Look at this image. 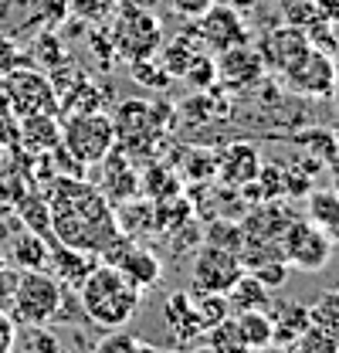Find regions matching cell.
I'll return each instance as SVG.
<instances>
[{
	"mask_svg": "<svg viewBox=\"0 0 339 353\" xmlns=\"http://www.w3.org/2000/svg\"><path fill=\"white\" fill-rule=\"evenodd\" d=\"M44 204L51 218V234L61 245L82 248L92 255H105V248L123 234L109 197L99 187L85 183L79 174L51 180Z\"/></svg>",
	"mask_w": 339,
	"mask_h": 353,
	"instance_id": "6da1fadb",
	"label": "cell"
},
{
	"mask_svg": "<svg viewBox=\"0 0 339 353\" xmlns=\"http://www.w3.org/2000/svg\"><path fill=\"white\" fill-rule=\"evenodd\" d=\"M143 303V289H136L126 275L109 262H99L79 285V306L85 319L102 330H123Z\"/></svg>",
	"mask_w": 339,
	"mask_h": 353,
	"instance_id": "7a4b0ae2",
	"label": "cell"
},
{
	"mask_svg": "<svg viewBox=\"0 0 339 353\" xmlns=\"http://www.w3.org/2000/svg\"><path fill=\"white\" fill-rule=\"evenodd\" d=\"M61 306H65V285H61L48 268L17 272L14 296H10L14 323H24V326L41 330V326H48V323L61 312Z\"/></svg>",
	"mask_w": 339,
	"mask_h": 353,
	"instance_id": "3957f363",
	"label": "cell"
},
{
	"mask_svg": "<svg viewBox=\"0 0 339 353\" xmlns=\"http://www.w3.org/2000/svg\"><path fill=\"white\" fill-rule=\"evenodd\" d=\"M61 146L79 167H99L119 143H116V126L112 116L99 112H68L61 123Z\"/></svg>",
	"mask_w": 339,
	"mask_h": 353,
	"instance_id": "277c9868",
	"label": "cell"
},
{
	"mask_svg": "<svg viewBox=\"0 0 339 353\" xmlns=\"http://www.w3.org/2000/svg\"><path fill=\"white\" fill-rule=\"evenodd\" d=\"M0 99H3V109L14 119L58 116V109H61L51 79L38 68H31V65H21V68H14V72H7L0 79Z\"/></svg>",
	"mask_w": 339,
	"mask_h": 353,
	"instance_id": "5b68a950",
	"label": "cell"
},
{
	"mask_svg": "<svg viewBox=\"0 0 339 353\" xmlns=\"http://www.w3.org/2000/svg\"><path fill=\"white\" fill-rule=\"evenodd\" d=\"M109 38H112V48L126 61H143V58H153L163 48V28H160V21L150 7L119 3Z\"/></svg>",
	"mask_w": 339,
	"mask_h": 353,
	"instance_id": "8992f818",
	"label": "cell"
},
{
	"mask_svg": "<svg viewBox=\"0 0 339 353\" xmlns=\"http://www.w3.org/2000/svg\"><path fill=\"white\" fill-rule=\"evenodd\" d=\"M245 275V265L241 255L231 252V248H220V245H204L197 255H194V272H190V285L194 292L201 296H227V289Z\"/></svg>",
	"mask_w": 339,
	"mask_h": 353,
	"instance_id": "52a82bcc",
	"label": "cell"
},
{
	"mask_svg": "<svg viewBox=\"0 0 339 353\" xmlns=\"http://www.w3.org/2000/svg\"><path fill=\"white\" fill-rule=\"evenodd\" d=\"M282 75L285 82L302 92V95H329L336 85V65H333V54H326L322 48L316 44H302L296 54L282 65Z\"/></svg>",
	"mask_w": 339,
	"mask_h": 353,
	"instance_id": "ba28073f",
	"label": "cell"
},
{
	"mask_svg": "<svg viewBox=\"0 0 339 353\" xmlns=\"http://www.w3.org/2000/svg\"><path fill=\"white\" fill-rule=\"evenodd\" d=\"M282 255H285V265L289 268H298V272H322L329 259H333V241L309 221L292 218L285 234H282Z\"/></svg>",
	"mask_w": 339,
	"mask_h": 353,
	"instance_id": "9c48e42d",
	"label": "cell"
},
{
	"mask_svg": "<svg viewBox=\"0 0 339 353\" xmlns=\"http://www.w3.org/2000/svg\"><path fill=\"white\" fill-rule=\"evenodd\" d=\"M197 41L204 44L211 54H217V51H227V48L248 44L251 41V31H248L245 17H241L234 7H220V3H214L207 14L197 17Z\"/></svg>",
	"mask_w": 339,
	"mask_h": 353,
	"instance_id": "30bf717a",
	"label": "cell"
},
{
	"mask_svg": "<svg viewBox=\"0 0 339 353\" xmlns=\"http://www.w3.org/2000/svg\"><path fill=\"white\" fill-rule=\"evenodd\" d=\"M105 255H109V265H116V268L126 275L136 289H150V285H156V282H160L163 262H160L150 248L132 245L126 234H119V238L105 248Z\"/></svg>",
	"mask_w": 339,
	"mask_h": 353,
	"instance_id": "8fae6325",
	"label": "cell"
},
{
	"mask_svg": "<svg viewBox=\"0 0 339 353\" xmlns=\"http://www.w3.org/2000/svg\"><path fill=\"white\" fill-rule=\"evenodd\" d=\"M214 68H217V82L231 88H248L254 82H261V75L268 72L258 48L248 44H238V48H227V51H217L214 54Z\"/></svg>",
	"mask_w": 339,
	"mask_h": 353,
	"instance_id": "7c38bea8",
	"label": "cell"
},
{
	"mask_svg": "<svg viewBox=\"0 0 339 353\" xmlns=\"http://www.w3.org/2000/svg\"><path fill=\"white\" fill-rule=\"evenodd\" d=\"M112 126H116V143H123L129 150L156 139V132H160L156 112H153L150 102H123L112 116Z\"/></svg>",
	"mask_w": 339,
	"mask_h": 353,
	"instance_id": "4fadbf2b",
	"label": "cell"
},
{
	"mask_svg": "<svg viewBox=\"0 0 339 353\" xmlns=\"http://www.w3.org/2000/svg\"><path fill=\"white\" fill-rule=\"evenodd\" d=\"M217 176L227 183V187H248L261 176V157L258 150L248 143H231L220 160H217Z\"/></svg>",
	"mask_w": 339,
	"mask_h": 353,
	"instance_id": "5bb4252c",
	"label": "cell"
},
{
	"mask_svg": "<svg viewBox=\"0 0 339 353\" xmlns=\"http://www.w3.org/2000/svg\"><path fill=\"white\" fill-rule=\"evenodd\" d=\"M48 265H51V272H54V279H58L61 285L79 289L85 275L99 265V255L82 252V248H72V245H61V241H51V248H48Z\"/></svg>",
	"mask_w": 339,
	"mask_h": 353,
	"instance_id": "9a60e30c",
	"label": "cell"
},
{
	"mask_svg": "<svg viewBox=\"0 0 339 353\" xmlns=\"http://www.w3.org/2000/svg\"><path fill=\"white\" fill-rule=\"evenodd\" d=\"M302 44H309V34L302 31V28H275V31H268L265 34V41L258 48V54H261V61H265V68H278L282 72V65L296 54Z\"/></svg>",
	"mask_w": 339,
	"mask_h": 353,
	"instance_id": "2e32d148",
	"label": "cell"
},
{
	"mask_svg": "<svg viewBox=\"0 0 339 353\" xmlns=\"http://www.w3.org/2000/svg\"><path fill=\"white\" fill-rule=\"evenodd\" d=\"M17 136L31 153H51L61 143V123L58 116H28L17 119Z\"/></svg>",
	"mask_w": 339,
	"mask_h": 353,
	"instance_id": "e0dca14e",
	"label": "cell"
},
{
	"mask_svg": "<svg viewBox=\"0 0 339 353\" xmlns=\"http://www.w3.org/2000/svg\"><path fill=\"white\" fill-rule=\"evenodd\" d=\"M289 221H292V214L282 204H265V208H258L251 218L245 221L241 231H245L248 241H282Z\"/></svg>",
	"mask_w": 339,
	"mask_h": 353,
	"instance_id": "ac0fdd59",
	"label": "cell"
},
{
	"mask_svg": "<svg viewBox=\"0 0 339 353\" xmlns=\"http://www.w3.org/2000/svg\"><path fill=\"white\" fill-rule=\"evenodd\" d=\"M309 224H316L333 245H339V190H309Z\"/></svg>",
	"mask_w": 339,
	"mask_h": 353,
	"instance_id": "d6986e66",
	"label": "cell"
},
{
	"mask_svg": "<svg viewBox=\"0 0 339 353\" xmlns=\"http://www.w3.org/2000/svg\"><path fill=\"white\" fill-rule=\"evenodd\" d=\"M234 319H238V330L251 353L275 347V323H271L268 309H245V312H234Z\"/></svg>",
	"mask_w": 339,
	"mask_h": 353,
	"instance_id": "ffe728a7",
	"label": "cell"
},
{
	"mask_svg": "<svg viewBox=\"0 0 339 353\" xmlns=\"http://www.w3.org/2000/svg\"><path fill=\"white\" fill-rule=\"evenodd\" d=\"M271 289L265 285V282H258L251 272H245L231 289H227V306L234 309V312H245V309H268L271 306V296H268Z\"/></svg>",
	"mask_w": 339,
	"mask_h": 353,
	"instance_id": "44dd1931",
	"label": "cell"
},
{
	"mask_svg": "<svg viewBox=\"0 0 339 353\" xmlns=\"http://www.w3.org/2000/svg\"><path fill=\"white\" fill-rule=\"evenodd\" d=\"M167 319L173 323V330H176L180 340H190L197 330H204V323H201V316H197V306H194V296H187V292L170 296Z\"/></svg>",
	"mask_w": 339,
	"mask_h": 353,
	"instance_id": "7402d4cb",
	"label": "cell"
},
{
	"mask_svg": "<svg viewBox=\"0 0 339 353\" xmlns=\"http://www.w3.org/2000/svg\"><path fill=\"white\" fill-rule=\"evenodd\" d=\"M204 333H207V347H211L214 353H251L248 343H245V336H241V330H238V319H234V316L217 319Z\"/></svg>",
	"mask_w": 339,
	"mask_h": 353,
	"instance_id": "603a6c76",
	"label": "cell"
},
{
	"mask_svg": "<svg viewBox=\"0 0 339 353\" xmlns=\"http://www.w3.org/2000/svg\"><path fill=\"white\" fill-rule=\"evenodd\" d=\"M48 248H51V245L44 241L41 234L24 231V234L14 241V248H10L17 272H28V268H48Z\"/></svg>",
	"mask_w": 339,
	"mask_h": 353,
	"instance_id": "cb8c5ba5",
	"label": "cell"
},
{
	"mask_svg": "<svg viewBox=\"0 0 339 353\" xmlns=\"http://www.w3.org/2000/svg\"><path fill=\"white\" fill-rule=\"evenodd\" d=\"M271 316V312H268ZM275 323V347H289L298 333L309 330V309L302 306H278V312L271 316Z\"/></svg>",
	"mask_w": 339,
	"mask_h": 353,
	"instance_id": "d4e9b609",
	"label": "cell"
},
{
	"mask_svg": "<svg viewBox=\"0 0 339 353\" xmlns=\"http://www.w3.org/2000/svg\"><path fill=\"white\" fill-rule=\"evenodd\" d=\"M309 326L322 330L339 343V292H326L319 296V303L309 306Z\"/></svg>",
	"mask_w": 339,
	"mask_h": 353,
	"instance_id": "484cf974",
	"label": "cell"
},
{
	"mask_svg": "<svg viewBox=\"0 0 339 353\" xmlns=\"http://www.w3.org/2000/svg\"><path fill=\"white\" fill-rule=\"evenodd\" d=\"M116 153V150H112ZM112 153L102 160L105 167H109V194L116 197V201H129V197H136V190H139V180H136V174H132V163H126V160H112Z\"/></svg>",
	"mask_w": 339,
	"mask_h": 353,
	"instance_id": "4316f807",
	"label": "cell"
},
{
	"mask_svg": "<svg viewBox=\"0 0 339 353\" xmlns=\"http://www.w3.org/2000/svg\"><path fill=\"white\" fill-rule=\"evenodd\" d=\"M123 0H68V10L79 17V21H88V24H102L116 14Z\"/></svg>",
	"mask_w": 339,
	"mask_h": 353,
	"instance_id": "83f0119b",
	"label": "cell"
},
{
	"mask_svg": "<svg viewBox=\"0 0 339 353\" xmlns=\"http://www.w3.org/2000/svg\"><path fill=\"white\" fill-rule=\"evenodd\" d=\"M289 353H339V343L333 336H326L322 330H316V326H309L305 333H298L296 340L285 347Z\"/></svg>",
	"mask_w": 339,
	"mask_h": 353,
	"instance_id": "f1b7e54d",
	"label": "cell"
},
{
	"mask_svg": "<svg viewBox=\"0 0 339 353\" xmlns=\"http://www.w3.org/2000/svg\"><path fill=\"white\" fill-rule=\"evenodd\" d=\"M183 82H190L194 88H211L217 82V68H214V54H204V51H197L194 58H190V65L183 68V75H180Z\"/></svg>",
	"mask_w": 339,
	"mask_h": 353,
	"instance_id": "f546056e",
	"label": "cell"
},
{
	"mask_svg": "<svg viewBox=\"0 0 339 353\" xmlns=\"http://www.w3.org/2000/svg\"><path fill=\"white\" fill-rule=\"evenodd\" d=\"M21 218H24V224H28V231H34V234H41V238H54V234H51V218H48V204H44V197L24 201V204H21Z\"/></svg>",
	"mask_w": 339,
	"mask_h": 353,
	"instance_id": "4dcf8cb0",
	"label": "cell"
},
{
	"mask_svg": "<svg viewBox=\"0 0 339 353\" xmlns=\"http://www.w3.org/2000/svg\"><path fill=\"white\" fill-rule=\"evenodd\" d=\"M95 353H146V347L123 330H105V336L95 343Z\"/></svg>",
	"mask_w": 339,
	"mask_h": 353,
	"instance_id": "1f68e13d",
	"label": "cell"
},
{
	"mask_svg": "<svg viewBox=\"0 0 339 353\" xmlns=\"http://www.w3.org/2000/svg\"><path fill=\"white\" fill-rule=\"evenodd\" d=\"M245 272H251L258 282H265L268 289H278V285H285V279H289V265L282 262V259H268V262H258L251 268H245Z\"/></svg>",
	"mask_w": 339,
	"mask_h": 353,
	"instance_id": "d6a6232c",
	"label": "cell"
},
{
	"mask_svg": "<svg viewBox=\"0 0 339 353\" xmlns=\"http://www.w3.org/2000/svg\"><path fill=\"white\" fill-rule=\"evenodd\" d=\"M21 65H28V61H24V51L17 48V41H10V38L0 34V79H3L7 72L21 68Z\"/></svg>",
	"mask_w": 339,
	"mask_h": 353,
	"instance_id": "836d02e7",
	"label": "cell"
},
{
	"mask_svg": "<svg viewBox=\"0 0 339 353\" xmlns=\"http://www.w3.org/2000/svg\"><path fill=\"white\" fill-rule=\"evenodd\" d=\"M217 0H170V7H173V14H180V17H187V21H197L201 14H207Z\"/></svg>",
	"mask_w": 339,
	"mask_h": 353,
	"instance_id": "e575fe53",
	"label": "cell"
},
{
	"mask_svg": "<svg viewBox=\"0 0 339 353\" xmlns=\"http://www.w3.org/2000/svg\"><path fill=\"white\" fill-rule=\"evenodd\" d=\"M17 347V323L10 312H0V353H14Z\"/></svg>",
	"mask_w": 339,
	"mask_h": 353,
	"instance_id": "d590c367",
	"label": "cell"
},
{
	"mask_svg": "<svg viewBox=\"0 0 339 353\" xmlns=\"http://www.w3.org/2000/svg\"><path fill=\"white\" fill-rule=\"evenodd\" d=\"M14 282H17V272L0 265V312L10 309V296H14Z\"/></svg>",
	"mask_w": 339,
	"mask_h": 353,
	"instance_id": "8d00e7d4",
	"label": "cell"
},
{
	"mask_svg": "<svg viewBox=\"0 0 339 353\" xmlns=\"http://www.w3.org/2000/svg\"><path fill=\"white\" fill-rule=\"evenodd\" d=\"M282 7L289 10V17H296L298 10H305V7H309V0H282Z\"/></svg>",
	"mask_w": 339,
	"mask_h": 353,
	"instance_id": "74e56055",
	"label": "cell"
},
{
	"mask_svg": "<svg viewBox=\"0 0 339 353\" xmlns=\"http://www.w3.org/2000/svg\"><path fill=\"white\" fill-rule=\"evenodd\" d=\"M329 180H333V187L339 190V150L329 157Z\"/></svg>",
	"mask_w": 339,
	"mask_h": 353,
	"instance_id": "f35d334b",
	"label": "cell"
},
{
	"mask_svg": "<svg viewBox=\"0 0 339 353\" xmlns=\"http://www.w3.org/2000/svg\"><path fill=\"white\" fill-rule=\"evenodd\" d=\"M129 3H136V7H153L156 0H129Z\"/></svg>",
	"mask_w": 339,
	"mask_h": 353,
	"instance_id": "ab89813d",
	"label": "cell"
},
{
	"mask_svg": "<svg viewBox=\"0 0 339 353\" xmlns=\"http://www.w3.org/2000/svg\"><path fill=\"white\" fill-rule=\"evenodd\" d=\"M190 353H214L211 347H201V350H190Z\"/></svg>",
	"mask_w": 339,
	"mask_h": 353,
	"instance_id": "60d3db41",
	"label": "cell"
},
{
	"mask_svg": "<svg viewBox=\"0 0 339 353\" xmlns=\"http://www.w3.org/2000/svg\"><path fill=\"white\" fill-rule=\"evenodd\" d=\"M146 353H173V350H146Z\"/></svg>",
	"mask_w": 339,
	"mask_h": 353,
	"instance_id": "b9f144b4",
	"label": "cell"
}]
</instances>
